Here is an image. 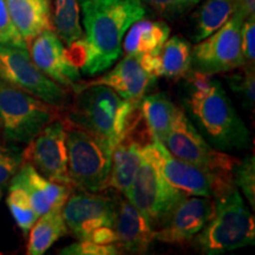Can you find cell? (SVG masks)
I'll list each match as a JSON object with an SVG mask.
<instances>
[{
  "instance_id": "22",
  "label": "cell",
  "mask_w": 255,
  "mask_h": 255,
  "mask_svg": "<svg viewBox=\"0 0 255 255\" xmlns=\"http://www.w3.org/2000/svg\"><path fill=\"white\" fill-rule=\"evenodd\" d=\"M139 109L151 135L164 143L171 124L174 122L177 107L163 92L144 96L139 102Z\"/></svg>"
},
{
  "instance_id": "32",
  "label": "cell",
  "mask_w": 255,
  "mask_h": 255,
  "mask_svg": "<svg viewBox=\"0 0 255 255\" xmlns=\"http://www.w3.org/2000/svg\"><path fill=\"white\" fill-rule=\"evenodd\" d=\"M152 11L164 18H176L196 6L201 0H141Z\"/></svg>"
},
{
  "instance_id": "10",
  "label": "cell",
  "mask_w": 255,
  "mask_h": 255,
  "mask_svg": "<svg viewBox=\"0 0 255 255\" xmlns=\"http://www.w3.org/2000/svg\"><path fill=\"white\" fill-rule=\"evenodd\" d=\"M244 19L234 13L218 31L199 41L191 50V69L206 75L231 72L245 65L241 50Z\"/></svg>"
},
{
  "instance_id": "21",
  "label": "cell",
  "mask_w": 255,
  "mask_h": 255,
  "mask_svg": "<svg viewBox=\"0 0 255 255\" xmlns=\"http://www.w3.org/2000/svg\"><path fill=\"white\" fill-rule=\"evenodd\" d=\"M127 32L124 41H122L127 55L135 57L144 53L161 55V51L170 34V27L164 21L139 19Z\"/></svg>"
},
{
  "instance_id": "31",
  "label": "cell",
  "mask_w": 255,
  "mask_h": 255,
  "mask_svg": "<svg viewBox=\"0 0 255 255\" xmlns=\"http://www.w3.org/2000/svg\"><path fill=\"white\" fill-rule=\"evenodd\" d=\"M23 163V150L18 146L0 145V187L7 184Z\"/></svg>"
},
{
  "instance_id": "15",
  "label": "cell",
  "mask_w": 255,
  "mask_h": 255,
  "mask_svg": "<svg viewBox=\"0 0 255 255\" xmlns=\"http://www.w3.org/2000/svg\"><path fill=\"white\" fill-rule=\"evenodd\" d=\"M154 136L143 120L141 109L111 154L109 188L126 195L141 164L142 149Z\"/></svg>"
},
{
  "instance_id": "7",
  "label": "cell",
  "mask_w": 255,
  "mask_h": 255,
  "mask_svg": "<svg viewBox=\"0 0 255 255\" xmlns=\"http://www.w3.org/2000/svg\"><path fill=\"white\" fill-rule=\"evenodd\" d=\"M62 117V109L0 79V122L5 141L27 144Z\"/></svg>"
},
{
  "instance_id": "30",
  "label": "cell",
  "mask_w": 255,
  "mask_h": 255,
  "mask_svg": "<svg viewBox=\"0 0 255 255\" xmlns=\"http://www.w3.org/2000/svg\"><path fill=\"white\" fill-rule=\"evenodd\" d=\"M0 45L28 49L26 41L9 15L6 0H0Z\"/></svg>"
},
{
  "instance_id": "37",
  "label": "cell",
  "mask_w": 255,
  "mask_h": 255,
  "mask_svg": "<svg viewBox=\"0 0 255 255\" xmlns=\"http://www.w3.org/2000/svg\"><path fill=\"white\" fill-rule=\"evenodd\" d=\"M235 13L246 20L255 15V0H235Z\"/></svg>"
},
{
  "instance_id": "19",
  "label": "cell",
  "mask_w": 255,
  "mask_h": 255,
  "mask_svg": "<svg viewBox=\"0 0 255 255\" xmlns=\"http://www.w3.org/2000/svg\"><path fill=\"white\" fill-rule=\"evenodd\" d=\"M156 79L142 68L137 57L127 55L111 71L95 81L84 83L88 85H105L124 100L138 103Z\"/></svg>"
},
{
  "instance_id": "27",
  "label": "cell",
  "mask_w": 255,
  "mask_h": 255,
  "mask_svg": "<svg viewBox=\"0 0 255 255\" xmlns=\"http://www.w3.org/2000/svg\"><path fill=\"white\" fill-rule=\"evenodd\" d=\"M6 203L18 227L21 229L24 235H27L39 215L31 205V201L26 193L21 188L9 186Z\"/></svg>"
},
{
  "instance_id": "33",
  "label": "cell",
  "mask_w": 255,
  "mask_h": 255,
  "mask_svg": "<svg viewBox=\"0 0 255 255\" xmlns=\"http://www.w3.org/2000/svg\"><path fill=\"white\" fill-rule=\"evenodd\" d=\"M122 252L115 245H98L89 240H78L75 244L63 248V255H117Z\"/></svg>"
},
{
  "instance_id": "25",
  "label": "cell",
  "mask_w": 255,
  "mask_h": 255,
  "mask_svg": "<svg viewBox=\"0 0 255 255\" xmlns=\"http://www.w3.org/2000/svg\"><path fill=\"white\" fill-rule=\"evenodd\" d=\"M190 43L180 36H174L165 41L161 51L162 76L178 81L191 70Z\"/></svg>"
},
{
  "instance_id": "12",
  "label": "cell",
  "mask_w": 255,
  "mask_h": 255,
  "mask_svg": "<svg viewBox=\"0 0 255 255\" xmlns=\"http://www.w3.org/2000/svg\"><path fill=\"white\" fill-rule=\"evenodd\" d=\"M60 212L73 237L77 240H87L88 235L96 228L103 226L114 228L117 199L107 195L104 191L79 190L71 193Z\"/></svg>"
},
{
  "instance_id": "16",
  "label": "cell",
  "mask_w": 255,
  "mask_h": 255,
  "mask_svg": "<svg viewBox=\"0 0 255 255\" xmlns=\"http://www.w3.org/2000/svg\"><path fill=\"white\" fill-rule=\"evenodd\" d=\"M31 59L44 75L60 87L75 92L81 85L79 69L70 62L62 39L53 30H46L31 41Z\"/></svg>"
},
{
  "instance_id": "9",
  "label": "cell",
  "mask_w": 255,
  "mask_h": 255,
  "mask_svg": "<svg viewBox=\"0 0 255 255\" xmlns=\"http://www.w3.org/2000/svg\"><path fill=\"white\" fill-rule=\"evenodd\" d=\"M0 79L62 110L71 100L68 89L37 68L27 49L0 45Z\"/></svg>"
},
{
  "instance_id": "11",
  "label": "cell",
  "mask_w": 255,
  "mask_h": 255,
  "mask_svg": "<svg viewBox=\"0 0 255 255\" xmlns=\"http://www.w3.org/2000/svg\"><path fill=\"white\" fill-rule=\"evenodd\" d=\"M158 164L165 180L187 196L218 199L237 187L234 177L226 176L181 161L157 139Z\"/></svg>"
},
{
  "instance_id": "38",
  "label": "cell",
  "mask_w": 255,
  "mask_h": 255,
  "mask_svg": "<svg viewBox=\"0 0 255 255\" xmlns=\"http://www.w3.org/2000/svg\"><path fill=\"white\" fill-rule=\"evenodd\" d=\"M1 196H2V190H1V188H0V199H1Z\"/></svg>"
},
{
  "instance_id": "29",
  "label": "cell",
  "mask_w": 255,
  "mask_h": 255,
  "mask_svg": "<svg viewBox=\"0 0 255 255\" xmlns=\"http://www.w3.org/2000/svg\"><path fill=\"white\" fill-rule=\"evenodd\" d=\"M234 182L245 194L252 208L255 207V158L247 156L239 162L234 173Z\"/></svg>"
},
{
  "instance_id": "24",
  "label": "cell",
  "mask_w": 255,
  "mask_h": 255,
  "mask_svg": "<svg viewBox=\"0 0 255 255\" xmlns=\"http://www.w3.org/2000/svg\"><path fill=\"white\" fill-rule=\"evenodd\" d=\"M235 13V0H205L196 11L193 39L195 43L218 31Z\"/></svg>"
},
{
  "instance_id": "35",
  "label": "cell",
  "mask_w": 255,
  "mask_h": 255,
  "mask_svg": "<svg viewBox=\"0 0 255 255\" xmlns=\"http://www.w3.org/2000/svg\"><path fill=\"white\" fill-rule=\"evenodd\" d=\"M87 240L95 242L98 245H114L117 242V234L113 227L96 228L88 235Z\"/></svg>"
},
{
  "instance_id": "3",
  "label": "cell",
  "mask_w": 255,
  "mask_h": 255,
  "mask_svg": "<svg viewBox=\"0 0 255 255\" xmlns=\"http://www.w3.org/2000/svg\"><path fill=\"white\" fill-rule=\"evenodd\" d=\"M139 113V102L124 100L113 89L81 83L73 92L66 119L101 137L114 149Z\"/></svg>"
},
{
  "instance_id": "23",
  "label": "cell",
  "mask_w": 255,
  "mask_h": 255,
  "mask_svg": "<svg viewBox=\"0 0 255 255\" xmlns=\"http://www.w3.org/2000/svg\"><path fill=\"white\" fill-rule=\"evenodd\" d=\"M62 210V209H60ZM60 210H52L41 215L28 232L26 254L43 255L57 240L68 233Z\"/></svg>"
},
{
  "instance_id": "14",
  "label": "cell",
  "mask_w": 255,
  "mask_h": 255,
  "mask_svg": "<svg viewBox=\"0 0 255 255\" xmlns=\"http://www.w3.org/2000/svg\"><path fill=\"white\" fill-rule=\"evenodd\" d=\"M216 209L213 197L186 196L178 202L163 225L156 229L155 240L170 245H183L193 241L206 227Z\"/></svg>"
},
{
  "instance_id": "39",
  "label": "cell",
  "mask_w": 255,
  "mask_h": 255,
  "mask_svg": "<svg viewBox=\"0 0 255 255\" xmlns=\"http://www.w3.org/2000/svg\"><path fill=\"white\" fill-rule=\"evenodd\" d=\"M0 136H1V122H0Z\"/></svg>"
},
{
  "instance_id": "36",
  "label": "cell",
  "mask_w": 255,
  "mask_h": 255,
  "mask_svg": "<svg viewBox=\"0 0 255 255\" xmlns=\"http://www.w3.org/2000/svg\"><path fill=\"white\" fill-rule=\"evenodd\" d=\"M142 68L145 70L152 77H162V62L161 55H152V53H144L137 57Z\"/></svg>"
},
{
  "instance_id": "18",
  "label": "cell",
  "mask_w": 255,
  "mask_h": 255,
  "mask_svg": "<svg viewBox=\"0 0 255 255\" xmlns=\"http://www.w3.org/2000/svg\"><path fill=\"white\" fill-rule=\"evenodd\" d=\"M114 229L117 242L126 253L145 254L155 241V229L144 215L127 199H117Z\"/></svg>"
},
{
  "instance_id": "5",
  "label": "cell",
  "mask_w": 255,
  "mask_h": 255,
  "mask_svg": "<svg viewBox=\"0 0 255 255\" xmlns=\"http://www.w3.org/2000/svg\"><path fill=\"white\" fill-rule=\"evenodd\" d=\"M66 133L70 183L79 190L105 191L109 188L113 148L101 137L62 117Z\"/></svg>"
},
{
  "instance_id": "4",
  "label": "cell",
  "mask_w": 255,
  "mask_h": 255,
  "mask_svg": "<svg viewBox=\"0 0 255 255\" xmlns=\"http://www.w3.org/2000/svg\"><path fill=\"white\" fill-rule=\"evenodd\" d=\"M215 200L214 215L193 239L201 253L216 255L253 245L254 215L244 203L238 187Z\"/></svg>"
},
{
  "instance_id": "13",
  "label": "cell",
  "mask_w": 255,
  "mask_h": 255,
  "mask_svg": "<svg viewBox=\"0 0 255 255\" xmlns=\"http://www.w3.org/2000/svg\"><path fill=\"white\" fill-rule=\"evenodd\" d=\"M23 161L53 182L70 184L66 133L62 119L50 123L23 150Z\"/></svg>"
},
{
  "instance_id": "34",
  "label": "cell",
  "mask_w": 255,
  "mask_h": 255,
  "mask_svg": "<svg viewBox=\"0 0 255 255\" xmlns=\"http://www.w3.org/2000/svg\"><path fill=\"white\" fill-rule=\"evenodd\" d=\"M241 50L245 65L254 66L255 60V15L244 20L241 30Z\"/></svg>"
},
{
  "instance_id": "20",
  "label": "cell",
  "mask_w": 255,
  "mask_h": 255,
  "mask_svg": "<svg viewBox=\"0 0 255 255\" xmlns=\"http://www.w3.org/2000/svg\"><path fill=\"white\" fill-rule=\"evenodd\" d=\"M6 5L27 46L41 32L53 30L51 0H6Z\"/></svg>"
},
{
  "instance_id": "26",
  "label": "cell",
  "mask_w": 255,
  "mask_h": 255,
  "mask_svg": "<svg viewBox=\"0 0 255 255\" xmlns=\"http://www.w3.org/2000/svg\"><path fill=\"white\" fill-rule=\"evenodd\" d=\"M79 14V0H53V11L51 14L53 31L65 45H70L84 34Z\"/></svg>"
},
{
  "instance_id": "17",
  "label": "cell",
  "mask_w": 255,
  "mask_h": 255,
  "mask_svg": "<svg viewBox=\"0 0 255 255\" xmlns=\"http://www.w3.org/2000/svg\"><path fill=\"white\" fill-rule=\"evenodd\" d=\"M9 186L21 188L26 193L31 205L39 216L52 210L62 209L73 188L70 184L47 180L33 165L25 161L11 178Z\"/></svg>"
},
{
  "instance_id": "6",
  "label": "cell",
  "mask_w": 255,
  "mask_h": 255,
  "mask_svg": "<svg viewBox=\"0 0 255 255\" xmlns=\"http://www.w3.org/2000/svg\"><path fill=\"white\" fill-rule=\"evenodd\" d=\"M124 196L145 216L155 231L167 221L178 202L187 196L162 175L155 137L143 146L141 164Z\"/></svg>"
},
{
  "instance_id": "1",
  "label": "cell",
  "mask_w": 255,
  "mask_h": 255,
  "mask_svg": "<svg viewBox=\"0 0 255 255\" xmlns=\"http://www.w3.org/2000/svg\"><path fill=\"white\" fill-rule=\"evenodd\" d=\"M184 79L182 103L197 130L208 143L222 151L250 145V131L233 107L221 83L213 76L191 69Z\"/></svg>"
},
{
  "instance_id": "2",
  "label": "cell",
  "mask_w": 255,
  "mask_h": 255,
  "mask_svg": "<svg viewBox=\"0 0 255 255\" xmlns=\"http://www.w3.org/2000/svg\"><path fill=\"white\" fill-rule=\"evenodd\" d=\"M89 55L82 71L96 76L117 62L129 27L144 17L141 0H79Z\"/></svg>"
},
{
  "instance_id": "8",
  "label": "cell",
  "mask_w": 255,
  "mask_h": 255,
  "mask_svg": "<svg viewBox=\"0 0 255 255\" xmlns=\"http://www.w3.org/2000/svg\"><path fill=\"white\" fill-rule=\"evenodd\" d=\"M163 144L174 157L226 176L234 177L235 169L240 162L234 156L210 145L180 108H177Z\"/></svg>"
},
{
  "instance_id": "28",
  "label": "cell",
  "mask_w": 255,
  "mask_h": 255,
  "mask_svg": "<svg viewBox=\"0 0 255 255\" xmlns=\"http://www.w3.org/2000/svg\"><path fill=\"white\" fill-rule=\"evenodd\" d=\"M240 71H235L226 76L229 88L235 92L247 110H254L255 103V72L254 66L244 65Z\"/></svg>"
}]
</instances>
